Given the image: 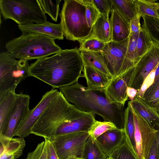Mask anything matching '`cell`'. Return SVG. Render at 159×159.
Segmentation results:
<instances>
[{
  "label": "cell",
  "mask_w": 159,
  "mask_h": 159,
  "mask_svg": "<svg viewBox=\"0 0 159 159\" xmlns=\"http://www.w3.org/2000/svg\"><path fill=\"white\" fill-rule=\"evenodd\" d=\"M116 128L111 122L104 121L102 122L95 120L88 132L92 139L95 142L97 138L106 132Z\"/></svg>",
  "instance_id": "31"
},
{
  "label": "cell",
  "mask_w": 159,
  "mask_h": 159,
  "mask_svg": "<svg viewBox=\"0 0 159 159\" xmlns=\"http://www.w3.org/2000/svg\"><path fill=\"white\" fill-rule=\"evenodd\" d=\"M106 159H113L111 157H107Z\"/></svg>",
  "instance_id": "50"
},
{
  "label": "cell",
  "mask_w": 159,
  "mask_h": 159,
  "mask_svg": "<svg viewBox=\"0 0 159 159\" xmlns=\"http://www.w3.org/2000/svg\"><path fill=\"white\" fill-rule=\"evenodd\" d=\"M157 1L155 0H137L139 14L158 18L157 13Z\"/></svg>",
  "instance_id": "30"
},
{
  "label": "cell",
  "mask_w": 159,
  "mask_h": 159,
  "mask_svg": "<svg viewBox=\"0 0 159 159\" xmlns=\"http://www.w3.org/2000/svg\"><path fill=\"white\" fill-rule=\"evenodd\" d=\"M159 64V44L153 41L151 48L135 64L128 87L139 90L144 80Z\"/></svg>",
  "instance_id": "11"
},
{
  "label": "cell",
  "mask_w": 159,
  "mask_h": 159,
  "mask_svg": "<svg viewBox=\"0 0 159 159\" xmlns=\"http://www.w3.org/2000/svg\"><path fill=\"white\" fill-rule=\"evenodd\" d=\"M138 90L134 88L128 87L126 90L127 94L130 99V101H132L136 97Z\"/></svg>",
  "instance_id": "43"
},
{
  "label": "cell",
  "mask_w": 159,
  "mask_h": 159,
  "mask_svg": "<svg viewBox=\"0 0 159 159\" xmlns=\"http://www.w3.org/2000/svg\"><path fill=\"white\" fill-rule=\"evenodd\" d=\"M157 13L158 16V18H159V2L157 3Z\"/></svg>",
  "instance_id": "48"
},
{
  "label": "cell",
  "mask_w": 159,
  "mask_h": 159,
  "mask_svg": "<svg viewBox=\"0 0 159 159\" xmlns=\"http://www.w3.org/2000/svg\"><path fill=\"white\" fill-rule=\"evenodd\" d=\"M156 129L157 131L156 135V138L157 142V153L159 159V127Z\"/></svg>",
  "instance_id": "45"
},
{
  "label": "cell",
  "mask_w": 159,
  "mask_h": 159,
  "mask_svg": "<svg viewBox=\"0 0 159 159\" xmlns=\"http://www.w3.org/2000/svg\"><path fill=\"white\" fill-rule=\"evenodd\" d=\"M84 112L69 102L59 92L33 127L31 134L48 139L58 125Z\"/></svg>",
  "instance_id": "4"
},
{
  "label": "cell",
  "mask_w": 159,
  "mask_h": 159,
  "mask_svg": "<svg viewBox=\"0 0 159 159\" xmlns=\"http://www.w3.org/2000/svg\"><path fill=\"white\" fill-rule=\"evenodd\" d=\"M88 38L98 39L105 43L111 41L112 28L109 18L100 14L93 25L91 35Z\"/></svg>",
  "instance_id": "22"
},
{
  "label": "cell",
  "mask_w": 159,
  "mask_h": 159,
  "mask_svg": "<svg viewBox=\"0 0 159 159\" xmlns=\"http://www.w3.org/2000/svg\"><path fill=\"white\" fill-rule=\"evenodd\" d=\"M141 16L138 15L133 18L130 22V34H137L139 33L141 28L140 21Z\"/></svg>",
  "instance_id": "41"
},
{
  "label": "cell",
  "mask_w": 159,
  "mask_h": 159,
  "mask_svg": "<svg viewBox=\"0 0 159 159\" xmlns=\"http://www.w3.org/2000/svg\"><path fill=\"white\" fill-rule=\"evenodd\" d=\"M95 115L85 112L62 123L50 134L48 139H52L63 135L80 132L88 131L95 119Z\"/></svg>",
  "instance_id": "14"
},
{
  "label": "cell",
  "mask_w": 159,
  "mask_h": 159,
  "mask_svg": "<svg viewBox=\"0 0 159 159\" xmlns=\"http://www.w3.org/2000/svg\"><path fill=\"white\" fill-rule=\"evenodd\" d=\"M124 129H116L108 130L100 136L95 141L108 157L124 142Z\"/></svg>",
  "instance_id": "16"
},
{
  "label": "cell",
  "mask_w": 159,
  "mask_h": 159,
  "mask_svg": "<svg viewBox=\"0 0 159 159\" xmlns=\"http://www.w3.org/2000/svg\"><path fill=\"white\" fill-rule=\"evenodd\" d=\"M28 61L16 60L7 51L0 53V95L15 92L18 85L30 76Z\"/></svg>",
  "instance_id": "7"
},
{
  "label": "cell",
  "mask_w": 159,
  "mask_h": 159,
  "mask_svg": "<svg viewBox=\"0 0 159 159\" xmlns=\"http://www.w3.org/2000/svg\"><path fill=\"white\" fill-rule=\"evenodd\" d=\"M124 130L125 141L131 150L136 155L134 138L135 128L134 114L129 102L127 107L125 110Z\"/></svg>",
  "instance_id": "23"
},
{
  "label": "cell",
  "mask_w": 159,
  "mask_h": 159,
  "mask_svg": "<svg viewBox=\"0 0 159 159\" xmlns=\"http://www.w3.org/2000/svg\"><path fill=\"white\" fill-rule=\"evenodd\" d=\"M49 36L34 33H25L8 41L7 51L16 59L28 61L54 55L62 49Z\"/></svg>",
  "instance_id": "3"
},
{
  "label": "cell",
  "mask_w": 159,
  "mask_h": 159,
  "mask_svg": "<svg viewBox=\"0 0 159 159\" xmlns=\"http://www.w3.org/2000/svg\"><path fill=\"white\" fill-rule=\"evenodd\" d=\"M66 159H84L82 157H77L75 156H70L68 157Z\"/></svg>",
  "instance_id": "47"
},
{
  "label": "cell",
  "mask_w": 159,
  "mask_h": 159,
  "mask_svg": "<svg viewBox=\"0 0 159 159\" xmlns=\"http://www.w3.org/2000/svg\"><path fill=\"white\" fill-rule=\"evenodd\" d=\"M152 107L156 108L159 105V77L145 91L142 98Z\"/></svg>",
  "instance_id": "32"
},
{
  "label": "cell",
  "mask_w": 159,
  "mask_h": 159,
  "mask_svg": "<svg viewBox=\"0 0 159 159\" xmlns=\"http://www.w3.org/2000/svg\"><path fill=\"white\" fill-rule=\"evenodd\" d=\"M153 43V41L147 31L141 26L137 40L135 65L140 57L151 48Z\"/></svg>",
  "instance_id": "27"
},
{
  "label": "cell",
  "mask_w": 159,
  "mask_h": 159,
  "mask_svg": "<svg viewBox=\"0 0 159 159\" xmlns=\"http://www.w3.org/2000/svg\"><path fill=\"white\" fill-rule=\"evenodd\" d=\"M146 159H159L157 150V142L156 137L148 155Z\"/></svg>",
  "instance_id": "42"
},
{
  "label": "cell",
  "mask_w": 159,
  "mask_h": 159,
  "mask_svg": "<svg viewBox=\"0 0 159 159\" xmlns=\"http://www.w3.org/2000/svg\"><path fill=\"white\" fill-rule=\"evenodd\" d=\"M83 72V77L89 89H105L112 79L111 76L87 65H84Z\"/></svg>",
  "instance_id": "21"
},
{
  "label": "cell",
  "mask_w": 159,
  "mask_h": 159,
  "mask_svg": "<svg viewBox=\"0 0 159 159\" xmlns=\"http://www.w3.org/2000/svg\"><path fill=\"white\" fill-rule=\"evenodd\" d=\"M17 96L15 92L10 91L0 95V130L7 120Z\"/></svg>",
  "instance_id": "25"
},
{
  "label": "cell",
  "mask_w": 159,
  "mask_h": 159,
  "mask_svg": "<svg viewBox=\"0 0 159 159\" xmlns=\"http://www.w3.org/2000/svg\"><path fill=\"white\" fill-rule=\"evenodd\" d=\"M110 157L113 159H138L126 143L125 139L124 142L113 152Z\"/></svg>",
  "instance_id": "36"
},
{
  "label": "cell",
  "mask_w": 159,
  "mask_h": 159,
  "mask_svg": "<svg viewBox=\"0 0 159 159\" xmlns=\"http://www.w3.org/2000/svg\"><path fill=\"white\" fill-rule=\"evenodd\" d=\"M129 102L131 107L152 127L156 129L159 127V113L156 108L152 107L142 98L136 96L134 100Z\"/></svg>",
  "instance_id": "19"
},
{
  "label": "cell",
  "mask_w": 159,
  "mask_h": 159,
  "mask_svg": "<svg viewBox=\"0 0 159 159\" xmlns=\"http://www.w3.org/2000/svg\"><path fill=\"white\" fill-rule=\"evenodd\" d=\"M159 77V64L157 66L155 71V79Z\"/></svg>",
  "instance_id": "46"
},
{
  "label": "cell",
  "mask_w": 159,
  "mask_h": 159,
  "mask_svg": "<svg viewBox=\"0 0 159 159\" xmlns=\"http://www.w3.org/2000/svg\"><path fill=\"white\" fill-rule=\"evenodd\" d=\"M58 92L57 89H52L43 95L38 104L30 110L26 117L19 126L14 136L24 138L31 134L33 127Z\"/></svg>",
  "instance_id": "13"
},
{
  "label": "cell",
  "mask_w": 159,
  "mask_h": 159,
  "mask_svg": "<svg viewBox=\"0 0 159 159\" xmlns=\"http://www.w3.org/2000/svg\"><path fill=\"white\" fill-rule=\"evenodd\" d=\"M84 159H106L107 157L95 141L89 136L83 149L82 157Z\"/></svg>",
  "instance_id": "28"
},
{
  "label": "cell",
  "mask_w": 159,
  "mask_h": 159,
  "mask_svg": "<svg viewBox=\"0 0 159 159\" xmlns=\"http://www.w3.org/2000/svg\"><path fill=\"white\" fill-rule=\"evenodd\" d=\"M141 26L147 31L152 40L159 44V18L143 16Z\"/></svg>",
  "instance_id": "29"
},
{
  "label": "cell",
  "mask_w": 159,
  "mask_h": 159,
  "mask_svg": "<svg viewBox=\"0 0 159 159\" xmlns=\"http://www.w3.org/2000/svg\"><path fill=\"white\" fill-rule=\"evenodd\" d=\"M86 7L85 17L89 27H92L100 14L92 0H80Z\"/></svg>",
  "instance_id": "35"
},
{
  "label": "cell",
  "mask_w": 159,
  "mask_h": 159,
  "mask_svg": "<svg viewBox=\"0 0 159 159\" xmlns=\"http://www.w3.org/2000/svg\"><path fill=\"white\" fill-rule=\"evenodd\" d=\"M139 34H130L125 58L133 63L135 66V58L137 40Z\"/></svg>",
  "instance_id": "37"
},
{
  "label": "cell",
  "mask_w": 159,
  "mask_h": 159,
  "mask_svg": "<svg viewBox=\"0 0 159 159\" xmlns=\"http://www.w3.org/2000/svg\"><path fill=\"white\" fill-rule=\"evenodd\" d=\"M89 136L88 131L63 135L50 140L59 159H66L70 156L82 157L85 143Z\"/></svg>",
  "instance_id": "9"
},
{
  "label": "cell",
  "mask_w": 159,
  "mask_h": 159,
  "mask_svg": "<svg viewBox=\"0 0 159 159\" xmlns=\"http://www.w3.org/2000/svg\"><path fill=\"white\" fill-rule=\"evenodd\" d=\"M80 51H89L102 52L106 43L98 39L88 38L79 42Z\"/></svg>",
  "instance_id": "34"
},
{
  "label": "cell",
  "mask_w": 159,
  "mask_h": 159,
  "mask_svg": "<svg viewBox=\"0 0 159 159\" xmlns=\"http://www.w3.org/2000/svg\"><path fill=\"white\" fill-rule=\"evenodd\" d=\"M134 67L123 74L112 79L105 89L107 96L112 102L120 104L125 106L129 98L127 94V89L129 85Z\"/></svg>",
  "instance_id": "15"
},
{
  "label": "cell",
  "mask_w": 159,
  "mask_h": 159,
  "mask_svg": "<svg viewBox=\"0 0 159 159\" xmlns=\"http://www.w3.org/2000/svg\"><path fill=\"white\" fill-rule=\"evenodd\" d=\"M48 159H59L51 141L45 139Z\"/></svg>",
  "instance_id": "40"
},
{
  "label": "cell",
  "mask_w": 159,
  "mask_h": 159,
  "mask_svg": "<svg viewBox=\"0 0 159 159\" xmlns=\"http://www.w3.org/2000/svg\"><path fill=\"white\" fill-rule=\"evenodd\" d=\"M0 159H16L23 153L25 146L24 138H8L0 136Z\"/></svg>",
  "instance_id": "18"
},
{
  "label": "cell",
  "mask_w": 159,
  "mask_h": 159,
  "mask_svg": "<svg viewBox=\"0 0 159 159\" xmlns=\"http://www.w3.org/2000/svg\"><path fill=\"white\" fill-rule=\"evenodd\" d=\"M84 65L76 48L62 50L50 57L38 59L30 65L29 74L53 89L70 85L78 81Z\"/></svg>",
  "instance_id": "1"
},
{
  "label": "cell",
  "mask_w": 159,
  "mask_h": 159,
  "mask_svg": "<svg viewBox=\"0 0 159 159\" xmlns=\"http://www.w3.org/2000/svg\"><path fill=\"white\" fill-rule=\"evenodd\" d=\"M80 52L84 65L90 66L111 76L106 68L102 52L86 51Z\"/></svg>",
  "instance_id": "26"
},
{
  "label": "cell",
  "mask_w": 159,
  "mask_h": 159,
  "mask_svg": "<svg viewBox=\"0 0 159 159\" xmlns=\"http://www.w3.org/2000/svg\"><path fill=\"white\" fill-rule=\"evenodd\" d=\"M111 12L110 20L112 28V41H123L129 36L130 23L117 10L112 9Z\"/></svg>",
  "instance_id": "20"
},
{
  "label": "cell",
  "mask_w": 159,
  "mask_h": 159,
  "mask_svg": "<svg viewBox=\"0 0 159 159\" xmlns=\"http://www.w3.org/2000/svg\"><path fill=\"white\" fill-rule=\"evenodd\" d=\"M100 13L109 18V13L112 9L111 0H92Z\"/></svg>",
  "instance_id": "38"
},
{
  "label": "cell",
  "mask_w": 159,
  "mask_h": 159,
  "mask_svg": "<svg viewBox=\"0 0 159 159\" xmlns=\"http://www.w3.org/2000/svg\"><path fill=\"white\" fill-rule=\"evenodd\" d=\"M39 159H48L45 142L44 146L43 148L42 152Z\"/></svg>",
  "instance_id": "44"
},
{
  "label": "cell",
  "mask_w": 159,
  "mask_h": 159,
  "mask_svg": "<svg viewBox=\"0 0 159 159\" xmlns=\"http://www.w3.org/2000/svg\"><path fill=\"white\" fill-rule=\"evenodd\" d=\"M156 109L159 113V105L156 107Z\"/></svg>",
  "instance_id": "49"
},
{
  "label": "cell",
  "mask_w": 159,
  "mask_h": 159,
  "mask_svg": "<svg viewBox=\"0 0 159 159\" xmlns=\"http://www.w3.org/2000/svg\"><path fill=\"white\" fill-rule=\"evenodd\" d=\"M44 12L48 14L55 22L57 21L59 6L61 0H39Z\"/></svg>",
  "instance_id": "33"
},
{
  "label": "cell",
  "mask_w": 159,
  "mask_h": 159,
  "mask_svg": "<svg viewBox=\"0 0 159 159\" xmlns=\"http://www.w3.org/2000/svg\"><path fill=\"white\" fill-rule=\"evenodd\" d=\"M30 97L21 93L17 94L16 99L7 120L0 130V136L11 138L18 128L25 120L30 110Z\"/></svg>",
  "instance_id": "12"
},
{
  "label": "cell",
  "mask_w": 159,
  "mask_h": 159,
  "mask_svg": "<svg viewBox=\"0 0 159 159\" xmlns=\"http://www.w3.org/2000/svg\"><path fill=\"white\" fill-rule=\"evenodd\" d=\"M157 67L153 70L144 80L140 89L137 93L136 97L142 98L146 90L153 84L155 80Z\"/></svg>",
  "instance_id": "39"
},
{
  "label": "cell",
  "mask_w": 159,
  "mask_h": 159,
  "mask_svg": "<svg viewBox=\"0 0 159 159\" xmlns=\"http://www.w3.org/2000/svg\"><path fill=\"white\" fill-rule=\"evenodd\" d=\"M86 7L80 0H64L59 14L64 36L79 42L91 35L85 17Z\"/></svg>",
  "instance_id": "5"
},
{
  "label": "cell",
  "mask_w": 159,
  "mask_h": 159,
  "mask_svg": "<svg viewBox=\"0 0 159 159\" xmlns=\"http://www.w3.org/2000/svg\"><path fill=\"white\" fill-rule=\"evenodd\" d=\"M0 11L3 20H11L18 25L48 21L39 0H0Z\"/></svg>",
  "instance_id": "6"
},
{
  "label": "cell",
  "mask_w": 159,
  "mask_h": 159,
  "mask_svg": "<svg viewBox=\"0 0 159 159\" xmlns=\"http://www.w3.org/2000/svg\"><path fill=\"white\" fill-rule=\"evenodd\" d=\"M18 27L22 33H34L46 35L55 39L63 40L64 34L60 23L54 24L49 21L40 23H31Z\"/></svg>",
  "instance_id": "17"
},
{
  "label": "cell",
  "mask_w": 159,
  "mask_h": 159,
  "mask_svg": "<svg viewBox=\"0 0 159 159\" xmlns=\"http://www.w3.org/2000/svg\"><path fill=\"white\" fill-rule=\"evenodd\" d=\"M112 9L120 14L129 23L139 14L137 0H111Z\"/></svg>",
  "instance_id": "24"
},
{
  "label": "cell",
  "mask_w": 159,
  "mask_h": 159,
  "mask_svg": "<svg viewBox=\"0 0 159 159\" xmlns=\"http://www.w3.org/2000/svg\"><path fill=\"white\" fill-rule=\"evenodd\" d=\"M131 107L134 114L135 124L136 155L138 159H146L153 143L157 130L152 127Z\"/></svg>",
  "instance_id": "10"
},
{
  "label": "cell",
  "mask_w": 159,
  "mask_h": 159,
  "mask_svg": "<svg viewBox=\"0 0 159 159\" xmlns=\"http://www.w3.org/2000/svg\"><path fill=\"white\" fill-rule=\"evenodd\" d=\"M59 89L67 100L78 109L98 115L104 121L113 123L117 129H124V106L112 102L105 89H89L78 81Z\"/></svg>",
  "instance_id": "2"
},
{
  "label": "cell",
  "mask_w": 159,
  "mask_h": 159,
  "mask_svg": "<svg viewBox=\"0 0 159 159\" xmlns=\"http://www.w3.org/2000/svg\"><path fill=\"white\" fill-rule=\"evenodd\" d=\"M129 37L119 42L106 43L102 53L106 68L112 79L120 76L134 67L125 58Z\"/></svg>",
  "instance_id": "8"
}]
</instances>
